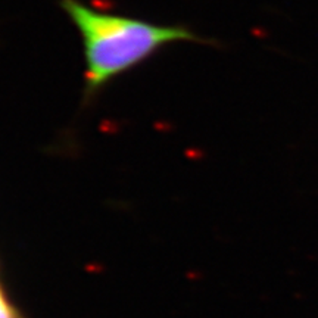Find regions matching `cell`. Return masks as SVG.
I'll return each mask as SVG.
<instances>
[{
	"label": "cell",
	"instance_id": "obj_2",
	"mask_svg": "<svg viewBox=\"0 0 318 318\" xmlns=\"http://www.w3.org/2000/svg\"><path fill=\"white\" fill-rule=\"evenodd\" d=\"M0 318H21L0 289Z\"/></svg>",
	"mask_w": 318,
	"mask_h": 318
},
{
	"label": "cell",
	"instance_id": "obj_1",
	"mask_svg": "<svg viewBox=\"0 0 318 318\" xmlns=\"http://www.w3.org/2000/svg\"><path fill=\"white\" fill-rule=\"evenodd\" d=\"M61 9L80 33L84 50V99H93L106 84L178 41L213 44L184 25H159L110 13L81 0H59Z\"/></svg>",
	"mask_w": 318,
	"mask_h": 318
}]
</instances>
